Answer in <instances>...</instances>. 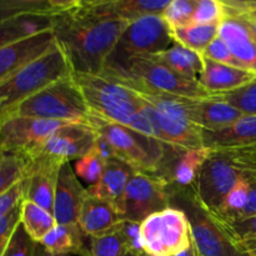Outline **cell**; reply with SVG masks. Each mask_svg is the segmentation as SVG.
<instances>
[{"label": "cell", "instance_id": "6da1fadb", "mask_svg": "<svg viewBox=\"0 0 256 256\" xmlns=\"http://www.w3.org/2000/svg\"><path fill=\"white\" fill-rule=\"evenodd\" d=\"M129 24L95 16L82 0H70L64 10L52 16L55 42L76 74H102Z\"/></svg>", "mask_w": 256, "mask_h": 256}, {"label": "cell", "instance_id": "7a4b0ae2", "mask_svg": "<svg viewBox=\"0 0 256 256\" xmlns=\"http://www.w3.org/2000/svg\"><path fill=\"white\" fill-rule=\"evenodd\" d=\"M72 78L92 114L154 138L152 124L140 112L144 102L136 92L102 74L72 72Z\"/></svg>", "mask_w": 256, "mask_h": 256}, {"label": "cell", "instance_id": "3957f363", "mask_svg": "<svg viewBox=\"0 0 256 256\" xmlns=\"http://www.w3.org/2000/svg\"><path fill=\"white\" fill-rule=\"evenodd\" d=\"M90 116L92 112L72 74L0 112V119L29 118L85 125H89Z\"/></svg>", "mask_w": 256, "mask_h": 256}, {"label": "cell", "instance_id": "277c9868", "mask_svg": "<svg viewBox=\"0 0 256 256\" xmlns=\"http://www.w3.org/2000/svg\"><path fill=\"white\" fill-rule=\"evenodd\" d=\"M102 74L138 92L189 99L212 98L199 82L182 76L149 58H132L120 64L106 65Z\"/></svg>", "mask_w": 256, "mask_h": 256}, {"label": "cell", "instance_id": "5b68a950", "mask_svg": "<svg viewBox=\"0 0 256 256\" xmlns=\"http://www.w3.org/2000/svg\"><path fill=\"white\" fill-rule=\"evenodd\" d=\"M138 95L144 102L140 112L152 124L158 142L182 150L204 148L202 130L189 119L185 98L149 92H138Z\"/></svg>", "mask_w": 256, "mask_h": 256}, {"label": "cell", "instance_id": "8992f818", "mask_svg": "<svg viewBox=\"0 0 256 256\" xmlns=\"http://www.w3.org/2000/svg\"><path fill=\"white\" fill-rule=\"evenodd\" d=\"M170 192L172 206L182 209L189 219L200 256H250L228 225L202 206L194 188L170 190Z\"/></svg>", "mask_w": 256, "mask_h": 256}, {"label": "cell", "instance_id": "52a82bcc", "mask_svg": "<svg viewBox=\"0 0 256 256\" xmlns=\"http://www.w3.org/2000/svg\"><path fill=\"white\" fill-rule=\"evenodd\" d=\"M89 126L109 142L118 160L135 172L159 174L168 146L154 138L135 132L124 125L115 124L92 114Z\"/></svg>", "mask_w": 256, "mask_h": 256}, {"label": "cell", "instance_id": "ba28073f", "mask_svg": "<svg viewBox=\"0 0 256 256\" xmlns=\"http://www.w3.org/2000/svg\"><path fill=\"white\" fill-rule=\"evenodd\" d=\"M72 74L66 56L55 42L49 52L0 84V112Z\"/></svg>", "mask_w": 256, "mask_h": 256}, {"label": "cell", "instance_id": "9c48e42d", "mask_svg": "<svg viewBox=\"0 0 256 256\" xmlns=\"http://www.w3.org/2000/svg\"><path fill=\"white\" fill-rule=\"evenodd\" d=\"M255 175L256 172L249 169L230 150L210 152L194 186L195 194L202 206L212 214H218L235 185Z\"/></svg>", "mask_w": 256, "mask_h": 256}, {"label": "cell", "instance_id": "30bf717a", "mask_svg": "<svg viewBox=\"0 0 256 256\" xmlns=\"http://www.w3.org/2000/svg\"><path fill=\"white\" fill-rule=\"evenodd\" d=\"M140 239L146 256H175L192 242V226L182 209L169 206L140 222Z\"/></svg>", "mask_w": 256, "mask_h": 256}, {"label": "cell", "instance_id": "8fae6325", "mask_svg": "<svg viewBox=\"0 0 256 256\" xmlns=\"http://www.w3.org/2000/svg\"><path fill=\"white\" fill-rule=\"evenodd\" d=\"M172 44V29L162 15H148L128 25L106 65L120 64L132 58L152 56L165 52Z\"/></svg>", "mask_w": 256, "mask_h": 256}, {"label": "cell", "instance_id": "7c38bea8", "mask_svg": "<svg viewBox=\"0 0 256 256\" xmlns=\"http://www.w3.org/2000/svg\"><path fill=\"white\" fill-rule=\"evenodd\" d=\"M170 200V185L164 178L134 172L125 192L124 220L140 224L150 215L172 206Z\"/></svg>", "mask_w": 256, "mask_h": 256}, {"label": "cell", "instance_id": "4fadbf2b", "mask_svg": "<svg viewBox=\"0 0 256 256\" xmlns=\"http://www.w3.org/2000/svg\"><path fill=\"white\" fill-rule=\"evenodd\" d=\"M64 125L66 124L29 118L0 119V154L16 155L24 159L39 149L52 132Z\"/></svg>", "mask_w": 256, "mask_h": 256}, {"label": "cell", "instance_id": "5bb4252c", "mask_svg": "<svg viewBox=\"0 0 256 256\" xmlns=\"http://www.w3.org/2000/svg\"><path fill=\"white\" fill-rule=\"evenodd\" d=\"M96 132L85 124H66L52 132L46 142L22 162L44 159L64 165L79 160L94 148Z\"/></svg>", "mask_w": 256, "mask_h": 256}, {"label": "cell", "instance_id": "9a60e30c", "mask_svg": "<svg viewBox=\"0 0 256 256\" xmlns=\"http://www.w3.org/2000/svg\"><path fill=\"white\" fill-rule=\"evenodd\" d=\"M62 166L58 162L44 159L24 162V200L52 212L55 190Z\"/></svg>", "mask_w": 256, "mask_h": 256}, {"label": "cell", "instance_id": "2e32d148", "mask_svg": "<svg viewBox=\"0 0 256 256\" xmlns=\"http://www.w3.org/2000/svg\"><path fill=\"white\" fill-rule=\"evenodd\" d=\"M209 152L205 148L182 150L168 146L166 155L158 175L169 182L170 190L194 188Z\"/></svg>", "mask_w": 256, "mask_h": 256}, {"label": "cell", "instance_id": "e0dca14e", "mask_svg": "<svg viewBox=\"0 0 256 256\" xmlns=\"http://www.w3.org/2000/svg\"><path fill=\"white\" fill-rule=\"evenodd\" d=\"M55 44L52 29L25 38L0 49V84L28 64L42 56Z\"/></svg>", "mask_w": 256, "mask_h": 256}, {"label": "cell", "instance_id": "ac0fdd59", "mask_svg": "<svg viewBox=\"0 0 256 256\" xmlns=\"http://www.w3.org/2000/svg\"><path fill=\"white\" fill-rule=\"evenodd\" d=\"M86 196L88 189L79 182L70 162L62 165L58 178L52 209L56 224H78L80 210Z\"/></svg>", "mask_w": 256, "mask_h": 256}, {"label": "cell", "instance_id": "d6986e66", "mask_svg": "<svg viewBox=\"0 0 256 256\" xmlns=\"http://www.w3.org/2000/svg\"><path fill=\"white\" fill-rule=\"evenodd\" d=\"M170 0H82L85 9L104 19L132 22L148 15H162Z\"/></svg>", "mask_w": 256, "mask_h": 256}, {"label": "cell", "instance_id": "ffe728a7", "mask_svg": "<svg viewBox=\"0 0 256 256\" xmlns=\"http://www.w3.org/2000/svg\"><path fill=\"white\" fill-rule=\"evenodd\" d=\"M189 119L204 132H216L244 116L242 112L216 98L184 99Z\"/></svg>", "mask_w": 256, "mask_h": 256}, {"label": "cell", "instance_id": "44dd1931", "mask_svg": "<svg viewBox=\"0 0 256 256\" xmlns=\"http://www.w3.org/2000/svg\"><path fill=\"white\" fill-rule=\"evenodd\" d=\"M124 222L122 214L114 205L88 192L80 210L78 225L88 238H92L118 229Z\"/></svg>", "mask_w": 256, "mask_h": 256}, {"label": "cell", "instance_id": "7402d4cb", "mask_svg": "<svg viewBox=\"0 0 256 256\" xmlns=\"http://www.w3.org/2000/svg\"><path fill=\"white\" fill-rule=\"evenodd\" d=\"M219 35L229 46L242 69L256 74V36L249 25L239 18H225Z\"/></svg>", "mask_w": 256, "mask_h": 256}, {"label": "cell", "instance_id": "603a6c76", "mask_svg": "<svg viewBox=\"0 0 256 256\" xmlns=\"http://www.w3.org/2000/svg\"><path fill=\"white\" fill-rule=\"evenodd\" d=\"M256 144V115H244L224 129L202 130V146L209 152L239 149Z\"/></svg>", "mask_w": 256, "mask_h": 256}, {"label": "cell", "instance_id": "cb8c5ba5", "mask_svg": "<svg viewBox=\"0 0 256 256\" xmlns=\"http://www.w3.org/2000/svg\"><path fill=\"white\" fill-rule=\"evenodd\" d=\"M135 170L120 160H112L106 164L99 182L88 188L92 196L106 200L114 205L124 216V199L128 184Z\"/></svg>", "mask_w": 256, "mask_h": 256}, {"label": "cell", "instance_id": "d4e9b609", "mask_svg": "<svg viewBox=\"0 0 256 256\" xmlns=\"http://www.w3.org/2000/svg\"><path fill=\"white\" fill-rule=\"evenodd\" d=\"M255 78L256 74L252 72L219 64L204 58V70L198 82L212 96L234 92L249 84Z\"/></svg>", "mask_w": 256, "mask_h": 256}, {"label": "cell", "instance_id": "484cf974", "mask_svg": "<svg viewBox=\"0 0 256 256\" xmlns=\"http://www.w3.org/2000/svg\"><path fill=\"white\" fill-rule=\"evenodd\" d=\"M88 238L78 224H56L54 229L40 242L46 252L54 255L89 256V248L85 246Z\"/></svg>", "mask_w": 256, "mask_h": 256}, {"label": "cell", "instance_id": "4316f807", "mask_svg": "<svg viewBox=\"0 0 256 256\" xmlns=\"http://www.w3.org/2000/svg\"><path fill=\"white\" fill-rule=\"evenodd\" d=\"M148 58L182 76L196 80V82L204 70V56L202 55L192 52L182 45L175 44V42L165 52Z\"/></svg>", "mask_w": 256, "mask_h": 256}, {"label": "cell", "instance_id": "83f0119b", "mask_svg": "<svg viewBox=\"0 0 256 256\" xmlns=\"http://www.w3.org/2000/svg\"><path fill=\"white\" fill-rule=\"evenodd\" d=\"M52 29V15L25 14L0 22V49Z\"/></svg>", "mask_w": 256, "mask_h": 256}, {"label": "cell", "instance_id": "f1b7e54d", "mask_svg": "<svg viewBox=\"0 0 256 256\" xmlns=\"http://www.w3.org/2000/svg\"><path fill=\"white\" fill-rule=\"evenodd\" d=\"M20 224L26 234L40 244L45 236L56 225L52 212L28 200H22L20 205Z\"/></svg>", "mask_w": 256, "mask_h": 256}, {"label": "cell", "instance_id": "f546056e", "mask_svg": "<svg viewBox=\"0 0 256 256\" xmlns=\"http://www.w3.org/2000/svg\"><path fill=\"white\" fill-rule=\"evenodd\" d=\"M62 0H0V22L25 14L54 15L68 6Z\"/></svg>", "mask_w": 256, "mask_h": 256}, {"label": "cell", "instance_id": "4dcf8cb0", "mask_svg": "<svg viewBox=\"0 0 256 256\" xmlns=\"http://www.w3.org/2000/svg\"><path fill=\"white\" fill-rule=\"evenodd\" d=\"M219 34L218 25H189L184 28L172 29V39L175 44H179L192 52L202 55L209 45L214 42Z\"/></svg>", "mask_w": 256, "mask_h": 256}, {"label": "cell", "instance_id": "1f68e13d", "mask_svg": "<svg viewBox=\"0 0 256 256\" xmlns=\"http://www.w3.org/2000/svg\"><path fill=\"white\" fill-rule=\"evenodd\" d=\"M122 225L112 232L89 238V256H122L129 250Z\"/></svg>", "mask_w": 256, "mask_h": 256}, {"label": "cell", "instance_id": "d6a6232c", "mask_svg": "<svg viewBox=\"0 0 256 256\" xmlns=\"http://www.w3.org/2000/svg\"><path fill=\"white\" fill-rule=\"evenodd\" d=\"M196 0H170L162 18L170 29L189 26L194 19Z\"/></svg>", "mask_w": 256, "mask_h": 256}, {"label": "cell", "instance_id": "836d02e7", "mask_svg": "<svg viewBox=\"0 0 256 256\" xmlns=\"http://www.w3.org/2000/svg\"><path fill=\"white\" fill-rule=\"evenodd\" d=\"M212 98L222 100L244 115H256V78L249 84L225 94L212 95Z\"/></svg>", "mask_w": 256, "mask_h": 256}, {"label": "cell", "instance_id": "e575fe53", "mask_svg": "<svg viewBox=\"0 0 256 256\" xmlns=\"http://www.w3.org/2000/svg\"><path fill=\"white\" fill-rule=\"evenodd\" d=\"M24 178V162L16 155L0 154V196Z\"/></svg>", "mask_w": 256, "mask_h": 256}, {"label": "cell", "instance_id": "d590c367", "mask_svg": "<svg viewBox=\"0 0 256 256\" xmlns=\"http://www.w3.org/2000/svg\"><path fill=\"white\" fill-rule=\"evenodd\" d=\"M225 15L224 5L222 0H196L195 8L194 25H218L219 26L224 19Z\"/></svg>", "mask_w": 256, "mask_h": 256}, {"label": "cell", "instance_id": "8d00e7d4", "mask_svg": "<svg viewBox=\"0 0 256 256\" xmlns=\"http://www.w3.org/2000/svg\"><path fill=\"white\" fill-rule=\"evenodd\" d=\"M108 162L102 160L94 150H90L85 156L76 160L75 164V172L79 175L82 180L90 182L92 185L96 184L100 178L104 174L105 166Z\"/></svg>", "mask_w": 256, "mask_h": 256}, {"label": "cell", "instance_id": "74e56055", "mask_svg": "<svg viewBox=\"0 0 256 256\" xmlns=\"http://www.w3.org/2000/svg\"><path fill=\"white\" fill-rule=\"evenodd\" d=\"M225 9V15L230 18L242 19L250 26L256 36V2L242 0H222Z\"/></svg>", "mask_w": 256, "mask_h": 256}, {"label": "cell", "instance_id": "f35d334b", "mask_svg": "<svg viewBox=\"0 0 256 256\" xmlns=\"http://www.w3.org/2000/svg\"><path fill=\"white\" fill-rule=\"evenodd\" d=\"M38 242H35L26 232L22 224L16 228L14 235L10 239L9 245L5 249L2 256H35L36 252Z\"/></svg>", "mask_w": 256, "mask_h": 256}, {"label": "cell", "instance_id": "ab89813d", "mask_svg": "<svg viewBox=\"0 0 256 256\" xmlns=\"http://www.w3.org/2000/svg\"><path fill=\"white\" fill-rule=\"evenodd\" d=\"M202 56L206 58V59L212 60V62H219V64L229 65V66L242 69V66L240 65V62H238L236 58H235L234 55H232V52H230L229 46L225 44V42L219 36V35H218L216 39L209 45V48L205 50Z\"/></svg>", "mask_w": 256, "mask_h": 256}, {"label": "cell", "instance_id": "60d3db41", "mask_svg": "<svg viewBox=\"0 0 256 256\" xmlns=\"http://www.w3.org/2000/svg\"><path fill=\"white\" fill-rule=\"evenodd\" d=\"M20 205L10 212L6 216L0 219V256L4 254L10 239L14 235L16 228L20 225Z\"/></svg>", "mask_w": 256, "mask_h": 256}, {"label": "cell", "instance_id": "b9f144b4", "mask_svg": "<svg viewBox=\"0 0 256 256\" xmlns=\"http://www.w3.org/2000/svg\"><path fill=\"white\" fill-rule=\"evenodd\" d=\"M224 222V220H222ZM230 232L239 242L245 240H256V215L242 218V219L224 222Z\"/></svg>", "mask_w": 256, "mask_h": 256}, {"label": "cell", "instance_id": "7bdbcfd3", "mask_svg": "<svg viewBox=\"0 0 256 256\" xmlns=\"http://www.w3.org/2000/svg\"><path fill=\"white\" fill-rule=\"evenodd\" d=\"M24 200V182L20 180L18 184L0 196V219L6 216L10 212L19 206Z\"/></svg>", "mask_w": 256, "mask_h": 256}, {"label": "cell", "instance_id": "ee69618b", "mask_svg": "<svg viewBox=\"0 0 256 256\" xmlns=\"http://www.w3.org/2000/svg\"><path fill=\"white\" fill-rule=\"evenodd\" d=\"M252 215H256V176L250 180L249 195H248L246 205H245L244 210H242V214H240V216L238 219L252 216Z\"/></svg>", "mask_w": 256, "mask_h": 256}, {"label": "cell", "instance_id": "f6af8a7d", "mask_svg": "<svg viewBox=\"0 0 256 256\" xmlns=\"http://www.w3.org/2000/svg\"><path fill=\"white\" fill-rule=\"evenodd\" d=\"M240 244L250 256H256V240H245L240 242Z\"/></svg>", "mask_w": 256, "mask_h": 256}, {"label": "cell", "instance_id": "bcb514c9", "mask_svg": "<svg viewBox=\"0 0 256 256\" xmlns=\"http://www.w3.org/2000/svg\"><path fill=\"white\" fill-rule=\"evenodd\" d=\"M175 256H200L199 250H198L196 245H195V242H194V239H192V242L190 244L189 248H186L184 252H179V254L175 255Z\"/></svg>", "mask_w": 256, "mask_h": 256}, {"label": "cell", "instance_id": "7dc6e473", "mask_svg": "<svg viewBox=\"0 0 256 256\" xmlns=\"http://www.w3.org/2000/svg\"><path fill=\"white\" fill-rule=\"evenodd\" d=\"M35 256H44V248L42 245H38L36 248V252H35Z\"/></svg>", "mask_w": 256, "mask_h": 256}, {"label": "cell", "instance_id": "c3c4849f", "mask_svg": "<svg viewBox=\"0 0 256 256\" xmlns=\"http://www.w3.org/2000/svg\"><path fill=\"white\" fill-rule=\"evenodd\" d=\"M122 256H146L145 254H138V252H130V250H128L126 252H125Z\"/></svg>", "mask_w": 256, "mask_h": 256}, {"label": "cell", "instance_id": "681fc988", "mask_svg": "<svg viewBox=\"0 0 256 256\" xmlns=\"http://www.w3.org/2000/svg\"><path fill=\"white\" fill-rule=\"evenodd\" d=\"M44 256H66V255H54V254H50V252H46L44 250Z\"/></svg>", "mask_w": 256, "mask_h": 256}, {"label": "cell", "instance_id": "f907efd6", "mask_svg": "<svg viewBox=\"0 0 256 256\" xmlns=\"http://www.w3.org/2000/svg\"><path fill=\"white\" fill-rule=\"evenodd\" d=\"M0 109H2V105H0Z\"/></svg>", "mask_w": 256, "mask_h": 256}]
</instances>
